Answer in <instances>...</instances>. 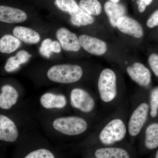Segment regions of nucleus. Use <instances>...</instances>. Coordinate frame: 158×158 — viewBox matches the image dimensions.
Wrapping results in <instances>:
<instances>
[{"label":"nucleus","mask_w":158,"mask_h":158,"mask_svg":"<svg viewBox=\"0 0 158 158\" xmlns=\"http://www.w3.org/2000/svg\"><path fill=\"white\" fill-rule=\"evenodd\" d=\"M53 129L57 133L68 137H76L86 132L89 127L88 122L77 116L57 117L51 122Z\"/></svg>","instance_id":"obj_1"},{"label":"nucleus","mask_w":158,"mask_h":158,"mask_svg":"<svg viewBox=\"0 0 158 158\" xmlns=\"http://www.w3.org/2000/svg\"><path fill=\"white\" fill-rule=\"evenodd\" d=\"M127 132V126L122 119L113 118L101 130L98 141L104 146H113L124 140Z\"/></svg>","instance_id":"obj_2"},{"label":"nucleus","mask_w":158,"mask_h":158,"mask_svg":"<svg viewBox=\"0 0 158 158\" xmlns=\"http://www.w3.org/2000/svg\"><path fill=\"white\" fill-rule=\"evenodd\" d=\"M83 70L78 65L61 64L53 65L47 73L49 80L55 83L69 84L78 81L81 78Z\"/></svg>","instance_id":"obj_3"},{"label":"nucleus","mask_w":158,"mask_h":158,"mask_svg":"<svg viewBox=\"0 0 158 158\" xmlns=\"http://www.w3.org/2000/svg\"><path fill=\"white\" fill-rule=\"evenodd\" d=\"M98 88L102 101L108 103L113 101L117 94L116 73L112 69H103L99 77Z\"/></svg>","instance_id":"obj_4"},{"label":"nucleus","mask_w":158,"mask_h":158,"mask_svg":"<svg viewBox=\"0 0 158 158\" xmlns=\"http://www.w3.org/2000/svg\"><path fill=\"white\" fill-rule=\"evenodd\" d=\"M149 105L143 102L136 107L130 116L127 126V132L131 137L135 138L141 133L149 114Z\"/></svg>","instance_id":"obj_5"},{"label":"nucleus","mask_w":158,"mask_h":158,"mask_svg":"<svg viewBox=\"0 0 158 158\" xmlns=\"http://www.w3.org/2000/svg\"><path fill=\"white\" fill-rule=\"evenodd\" d=\"M69 101L72 107L85 114L92 113L96 106L95 100L91 94L81 88L72 90Z\"/></svg>","instance_id":"obj_6"},{"label":"nucleus","mask_w":158,"mask_h":158,"mask_svg":"<svg viewBox=\"0 0 158 158\" xmlns=\"http://www.w3.org/2000/svg\"><path fill=\"white\" fill-rule=\"evenodd\" d=\"M19 137V131L15 123L8 116L0 114V141L14 143Z\"/></svg>","instance_id":"obj_7"},{"label":"nucleus","mask_w":158,"mask_h":158,"mask_svg":"<svg viewBox=\"0 0 158 158\" xmlns=\"http://www.w3.org/2000/svg\"><path fill=\"white\" fill-rule=\"evenodd\" d=\"M130 78L141 87H147L151 82V73L142 63L135 62L127 69Z\"/></svg>","instance_id":"obj_8"},{"label":"nucleus","mask_w":158,"mask_h":158,"mask_svg":"<svg viewBox=\"0 0 158 158\" xmlns=\"http://www.w3.org/2000/svg\"><path fill=\"white\" fill-rule=\"evenodd\" d=\"M78 39L81 47L89 53L101 56L106 52V43L98 38L83 34L79 36Z\"/></svg>","instance_id":"obj_9"},{"label":"nucleus","mask_w":158,"mask_h":158,"mask_svg":"<svg viewBox=\"0 0 158 158\" xmlns=\"http://www.w3.org/2000/svg\"><path fill=\"white\" fill-rule=\"evenodd\" d=\"M116 27L125 34L140 38L143 37L144 31L142 26L135 19L124 15L117 21Z\"/></svg>","instance_id":"obj_10"},{"label":"nucleus","mask_w":158,"mask_h":158,"mask_svg":"<svg viewBox=\"0 0 158 158\" xmlns=\"http://www.w3.org/2000/svg\"><path fill=\"white\" fill-rule=\"evenodd\" d=\"M56 36L64 50L77 52L81 48L78 38L68 29L64 27L59 29L57 31Z\"/></svg>","instance_id":"obj_11"},{"label":"nucleus","mask_w":158,"mask_h":158,"mask_svg":"<svg viewBox=\"0 0 158 158\" xmlns=\"http://www.w3.org/2000/svg\"><path fill=\"white\" fill-rule=\"evenodd\" d=\"M40 103L46 110H62L67 106L68 100L64 94L46 92L40 97Z\"/></svg>","instance_id":"obj_12"},{"label":"nucleus","mask_w":158,"mask_h":158,"mask_svg":"<svg viewBox=\"0 0 158 158\" xmlns=\"http://www.w3.org/2000/svg\"><path fill=\"white\" fill-rule=\"evenodd\" d=\"M27 18L24 11L9 6H0V22L8 23L23 22Z\"/></svg>","instance_id":"obj_13"},{"label":"nucleus","mask_w":158,"mask_h":158,"mask_svg":"<svg viewBox=\"0 0 158 158\" xmlns=\"http://www.w3.org/2000/svg\"><path fill=\"white\" fill-rule=\"evenodd\" d=\"M19 98L17 90L10 85H4L1 88L0 94V108L9 110L16 105Z\"/></svg>","instance_id":"obj_14"},{"label":"nucleus","mask_w":158,"mask_h":158,"mask_svg":"<svg viewBox=\"0 0 158 158\" xmlns=\"http://www.w3.org/2000/svg\"><path fill=\"white\" fill-rule=\"evenodd\" d=\"M96 158H131L127 150L123 148L116 146H104L98 148L93 152Z\"/></svg>","instance_id":"obj_15"},{"label":"nucleus","mask_w":158,"mask_h":158,"mask_svg":"<svg viewBox=\"0 0 158 158\" xmlns=\"http://www.w3.org/2000/svg\"><path fill=\"white\" fill-rule=\"evenodd\" d=\"M19 158H60V156L51 148L39 145L23 150Z\"/></svg>","instance_id":"obj_16"},{"label":"nucleus","mask_w":158,"mask_h":158,"mask_svg":"<svg viewBox=\"0 0 158 158\" xmlns=\"http://www.w3.org/2000/svg\"><path fill=\"white\" fill-rule=\"evenodd\" d=\"M13 34L18 39L29 44H36L40 40V36L37 32L26 27H15L13 30Z\"/></svg>","instance_id":"obj_17"},{"label":"nucleus","mask_w":158,"mask_h":158,"mask_svg":"<svg viewBox=\"0 0 158 158\" xmlns=\"http://www.w3.org/2000/svg\"><path fill=\"white\" fill-rule=\"evenodd\" d=\"M104 9L108 15L110 23L113 27H116L118 20L125 15L126 9L124 6L118 3L108 1L105 3Z\"/></svg>","instance_id":"obj_18"},{"label":"nucleus","mask_w":158,"mask_h":158,"mask_svg":"<svg viewBox=\"0 0 158 158\" xmlns=\"http://www.w3.org/2000/svg\"><path fill=\"white\" fill-rule=\"evenodd\" d=\"M144 145L148 150L156 149L158 148V123L148 125L144 132Z\"/></svg>","instance_id":"obj_19"},{"label":"nucleus","mask_w":158,"mask_h":158,"mask_svg":"<svg viewBox=\"0 0 158 158\" xmlns=\"http://www.w3.org/2000/svg\"><path fill=\"white\" fill-rule=\"evenodd\" d=\"M20 44L19 39L15 36L7 34L0 39V52L3 53H11L16 50Z\"/></svg>","instance_id":"obj_20"},{"label":"nucleus","mask_w":158,"mask_h":158,"mask_svg":"<svg viewBox=\"0 0 158 158\" xmlns=\"http://www.w3.org/2000/svg\"><path fill=\"white\" fill-rule=\"evenodd\" d=\"M70 22L73 25L81 27L87 26L93 23L94 19L91 16L85 12L81 8L73 14L70 15Z\"/></svg>","instance_id":"obj_21"},{"label":"nucleus","mask_w":158,"mask_h":158,"mask_svg":"<svg viewBox=\"0 0 158 158\" xmlns=\"http://www.w3.org/2000/svg\"><path fill=\"white\" fill-rule=\"evenodd\" d=\"M79 7L90 15H98L101 13V4L98 0H81Z\"/></svg>","instance_id":"obj_22"},{"label":"nucleus","mask_w":158,"mask_h":158,"mask_svg":"<svg viewBox=\"0 0 158 158\" xmlns=\"http://www.w3.org/2000/svg\"><path fill=\"white\" fill-rule=\"evenodd\" d=\"M55 5L60 10L70 15L76 12L80 8L75 0H55Z\"/></svg>","instance_id":"obj_23"},{"label":"nucleus","mask_w":158,"mask_h":158,"mask_svg":"<svg viewBox=\"0 0 158 158\" xmlns=\"http://www.w3.org/2000/svg\"><path fill=\"white\" fill-rule=\"evenodd\" d=\"M149 114L151 117L156 118L158 114V86L153 88L150 94Z\"/></svg>","instance_id":"obj_24"},{"label":"nucleus","mask_w":158,"mask_h":158,"mask_svg":"<svg viewBox=\"0 0 158 158\" xmlns=\"http://www.w3.org/2000/svg\"><path fill=\"white\" fill-rule=\"evenodd\" d=\"M52 41L49 38L44 39L41 43L39 49V52L43 56L49 58L52 52Z\"/></svg>","instance_id":"obj_25"},{"label":"nucleus","mask_w":158,"mask_h":158,"mask_svg":"<svg viewBox=\"0 0 158 158\" xmlns=\"http://www.w3.org/2000/svg\"><path fill=\"white\" fill-rule=\"evenodd\" d=\"M21 64L19 60L16 56L10 57L6 62L5 69L8 73L13 72L18 70L20 67Z\"/></svg>","instance_id":"obj_26"},{"label":"nucleus","mask_w":158,"mask_h":158,"mask_svg":"<svg viewBox=\"0 0 158 158\" xmlns=\"http://www.w3.org/2000/svg\"><path fill=\"white\" fill-rule=\"evenodd\" d=\"M150 67L153 72L158 77V55L156 53L152 54L148 59Z\"/></svg>","instance_id":"obj_27"},{"label":"nucleus","mask_w":158,"mask_h":158,"mask_svg":"<svg viewBox=\"0 0 158 158\" xmlns=\"http://www.w3.org/2000/svg\"><path fill=\"white\" fill-rule=\"evenodd\" d=\"M146 24L150 28H152L158 26V9L150 16Z\"/></svg>","instance_id":"obj_28"},{"label":"nucleus","mask_w":158,"mask_h":158,"mask_svg":"<svg viewBox=\"0 0 158 158\" xmlns=\"http://www.w3.org/2000/svg\"><path fill=\"white\" fill-rule=\"evenodd\" d=\"M15 56L19 60L21 64H23L28 61L29 58L31 57V55H30L26 51L21 50L18 52Z\"/></svg>","instance_id":"obj_29"},{"label":"nucleus","mask_w":158,"mask_h":158,"mask_svg":"<svg viewBox=\"0 0 158 158\" xmlns=\"http://www.w3.org/2000/svg\"><path fill=\"white\" fill-rule=\"evenodd\" d=\"M52 49L53 52L59 53L61 51L60 43L57 41H52Z\"/></svg>","instance_id":"obj_30"},{"label":"nucleus","mask_w":158,"mask_h":158,"mask_svg":"<svg viewBox=\"0 0 158 158\" xmlns=\"http://www.w3.org/2000/svg\"><path fill=\"white\" fill-rule=\"evenodd\" d=\"M153 0H140V2H141L143 3L144 5H146V6H149L152 2Z\"/></svg>","instance_id":"obj_31"},{"label":"nucleus","mask_w":158,"mask_h":158,"mask_svg":"<svg viewBox=\"0 0 158 158\" xmlns=\"http://www.w3.org/2000/svg\"><path fill=\"white\" fill-rule=\"evenodd\" d=\"M110 2L115 3H118L120 0H110Z\"/></svg>","instance_id":"obj_32"},{"label":"nucleus","mask_w":158,"mask_h":158,"mask_svg":"<svg viewBox=\"0 0 158 158\" xmlns=\"http://www.w3.org/2000/svg\"><path fill=\"white\" fill-rule=\"evenodd\" d=\"M155 158H158V148H157L156 151L155 155Z\"/></svg>","instance_id":"obj_33"},{"label":"nucleus","mask_w":158,"mask_h":158,"mask_svg":"<svg viewBox=\"0 0 158 158\" xmlns=\"http://www.w3.org/2000/svg\"><path fill=\"white\" fill-rule=\"evenodd\" d=\"M87 158H96L94 157H88Z\"/></svg>","instance_id":"obj_34"}]
</instances>
